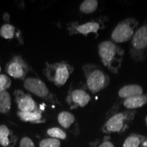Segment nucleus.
Returning a JSON list of instances; mask_svg holds the SVG:
<instances>
[{"label":"nucleus","instance_id":"nucleus-1","mask_svg":"<svg viewBox=\"0 0 147 147\" xmlns=\"http://www.w3.org/2000/svg\"><path fill=\"white\" fill-rule=\"evenodd\" d=\"M101 61L110 72L117 74L120 71L124 59L123 48L111 40H104L97 46Z\"/></svg>","mask_w":147,"mask_h":147},{"label":"nucleus","instance_id":"nucleus-2","mask_svg":"<svg viewBox=\"0 0 147 147\" xmlns=\"http://www.w3.org/2000/svg\"><path fill=\"white\" fill-rule=\"evenodd\" d=\"M85 86L93 94L99 93L107 88L110 78L102 67L95 63H86L82 66Z\"/></svg>","mask_w":147,"mask_h":147},{"label":"nucleus","instance_id":"nucleus-3","mask_svg":"<svg viewBox=\"0 0 147 147\" xmlns=\"http://www.w3.org/2000/svg\"><path fill=\"white\" fill-rule=\"evenodd\" d=\"M137 110H121L110 115L102 127L103 133L121 134L129 128L133 123Z\"/></svg>","mask_w":147,"mask_h":147},{"label":"nucleus","instance_id":"nucleus-4","mask_svg":"<svg viewBox=\"0 0 147 147\" xmlns=\"http://www.w3.org/2000/svg\"><path fill=\"white\" fill-rule=\"evenodd\" d=\"M43 73L49 81L55 86L61 87L65 85L74 71V67L67 61L46 63Z\"/></svg>","mask_w":147,"mask_h":147},{"label":"nucleus","instance_id":"nucleus-5","mask_svg":"<svg viewBox=\"0 0 147 147\" xmlns=\"http://www.w3.org/2000/svg\"><path fill=\"white\" fill-rule=\"evenodd\" d=\"M129 55L136 63L144 61L147 59V21L139 27L130 41Z\"/></svg>","mask_w":147,"mask_h":147},{"label":"nucleus","instance_id":"nucleus-6","mask_svg":"<svg viewBox=\"0 0 147 147\" xmlns=\"http://www.w3.org/2000/svg\"><path fill=\"white\" fill-rule=\"evenodd\" d=\"M107 21L108 17L100 16L84 23L72 22L67 24V29L71 36L82 35L84 36H88L89 34H94L97 37L99 36V32L106 28Z\"/></svg>","mask_w":147,"mask_h":147},{"label":"nucleus","instance_id":"nucleus-7","mask_svg":"<svg viewBox=\"0 0 147 147\" xmlns=\"http://www.w3.org/2000/svg\"><path fill=\"white\" fill-rule=\"evenodd\" d=\"M139 27V21L136 18L129 17L119 22L111 33V41L116 44H123L131 41Z\"/></svg>","mask_w":147,"mask_h":147},{"label":"nucleus","instance_id":"nucleus-8","mask_svg":"<svg viewBox=\"0 0 147 147\" xmlns=\"http://www.w3.org/2000/svg\"><path fill=\"white\" fill-rule=\"evenodd\" d=\"M23 86L25 89L42 100L53 104L61 105L56 95L51 93L45 82L38 77H27L24 80Z\"/></svg>","mask_w":147,"mask_h":147},{"label":"nucleus","instance_id":"nucleus-9","mask_svg":"<svg viewBox=\"0 0 147 147\" xmlns=\"http://www.w3.org/2000/svg\"><path fill=\"white\" fill-rule=\"evenodd\" d=\"M91 100V96L85 84L80 82L71 84L66 97V102L71 110L85 107Z\"/></svg>","mask_w":147,"mask_h":147},{"label":"nucleus","instance_id":"nucleus-10","mask_svg":"<svg viewBox=\"0 0 147 147\" xmlns=\"http://www.w3.org/2000/svg\"><path fill=\"white\" fill-rule=\"evenodd\" d=\"M147 105V93L134 96L127 99L122 102L114 104L112 108L108 110L106 117L121 110H137L143 106Z\"/></svg>","mask_w":147,"mask_h":147},{"label":"nucleus","instance_id":"nucleus-11","mask_svg":"<svg viewBox=\"0 0 147 147\" xmlns=\"http://www.w3.org/2000/svg\"><path fill=\"white\" fill-rule=\"evenodd\" d=\"M30 70L29 65L21 56H15L5 65L9 76L18 80H25Z\"/></svg>","mask_w":147,"mask_h":147},{"label":"nucleus","instance_id":"nucleus-12","mask_svg":"<svg viewBox=\"0 0 147 147\" xmlns=\"http://www.w3.org/2000/svg\"><path fill=\"white\" fill-rule=\"evenodd\" d=\"M14 95L17 104L18 111L28 113L35 111L40 108L33 97L28 93H25L22 90H15L14 92Z\"/></svg>","mask_w":147,"mask_h":147},{"label":"nucleus","instance_id":"nucleus-13","mask_svg":"<svg viewBox=\"0 0 147 147\" xmlns=\"http://www.w3.org/2000/svg\"><path fill=\"white\" fill-rule=\"evenodd\" d=\"M59 124L71 133L78 135L80 132L76 117L68 111H62L57 116Z\"/></svg>","mask_w":147,"mask_h":147},{"label":"nucleus","instance_id":"nucleus-14","mask_svg":"<svg viewBox=\"0 0 147 147\" xmlns=\"http://www.w3.org/2000/svg\"><path fill=\"white\" fill-rule=\"evenodd\" d=\"M144 89L140 85L138 84H126L119 89L117 92V97L116 99L115 104L119 103L122 101L125 100L130 97L137 96L143 94Z\"/></svg>","mask_w":147,"mask_h":147},{"label":"nucleus","instance_id":"nucleus-15","mask_svg":"<svg viewBox=\"0 0 147 147\" xmlns=\"http://www.w3.org/2000/svg\"><path fill=\"white\" fill-rule=\"evenodd\" d=\"M18 138L5 125H0V147H14Z\"/></svg>","mask_w":147,"mask_h":147},{"label":"nucleus","instance_id":"nucleus-16","mask_svg":"<svg viewBox=\"0 0 147 147\" xmlns=\"http://www.w3.org/2000/svg\"><path fill=\"white\" fill-rule=\"evenodd\" d=\"M18 117L20 120L25 123H30L34 124L44 123L46 122V118L42 113V110L39 109L33 112L28 113H23V112H17Z\"/></svg>","mask_w":147,"mask_h":147},{"label":"nucleus","instance_id":"nucleus-17","mask_svg":"<svg viewBox=\"0 0 147 147\" xmlns=\"http://www.w3.org/2000/svg\"><path fill=\"white\" fill-rule=\"evenodd\" d=\"M123 147H147V137L142 134H131L125 140Z\"/></svg>","mask_w":147,"mask_h":147},{"label":"nucleus","instance_id":"nucleus-18","mask_svg":"<svg viewBox=\"0 0 147 147\" xmlns=\"http://www.w3.org/2000/svg\"><path fill=\"white\" fill-rule=\"evenodd\" d=\"M12 100L10 93L7 91L0 92V113L7 114L10 112Z\"/></svg>","mask_w":147,"mask_h":147},{"label":"nucleus","instance_id":"nucleus-19","mask_svg":"<svg viewBox=\"0 0 147 147\" xmlns=\"http://www.w3.org/2000/svg\"><path fill=\"white\" fill-rule=\"evenodd\" d=\"M99 2L97 0H84L79 6V11L82 14H91L94 13L98 8Z\"/></svg>","mask_w":147,"mask_h":147},{"label":"nucleus","instance_id":"nucleus-20","mask_svg":"<svg viewBox=\"0 0 147 147\" xmlns=\"http://www.w3.org/2000/svg\"><path fill=\"white\" fill-rule=\"evenodd\" d=\"M0 36L6 40H12L17 36L18 33L16 30V27L10 23H5L0 28Z\"/></svg>","mask_w":147,"mask_h":147},{"label":"nucleus","instance_id":"nucleus-21","mask_svg":"<svg viewBox=\"0 0 147 147\" xmlns=\"http://www.w3.org/2000/svg\"><path fill=\"white\" fill-rule=\"evenodd\" d=\"M47 134L50 138L58 140H65L67 138V134L65 131L59 127H51L47 131Z\"/></svg>","mask_w":147,"mask_h":147},{"label":"nucleus","instance_id":"nucleus-22","mask_svg":"<svg viewBox=\"0 0 147 147\" xmlns=\"http://www.w3.org/2000/svg\"><path fill=\"white\" fill-rule=\"evenodd\" d=\"M61 142L59 140L53 138H47L42 140L40 142V147H60Z\"/></svg>","mask_w":147,"mask_h":147},{"label":"nucleus","instance_id":"nucleus-23","mask_svg":"<svg viewBox=\"0 0 147 147\" xmlns=\"http://www.w3.org/2000/svg\"><path fill=\"white\" fill-rule=\"evenodd\" d=\"M11 79L5 74H0V92L6 91L11 86Z\"/></svg>","mask_w":147,"mask_h":147},{"label":"nucleus","instance_id":"nucleus-24","mask_svg":"<svg viewBox=\"0 0 147 147\" xmlns=\"http://www.w3.org/2000/svg\"><path fill=\"white\" fill-rule=\"evenodd\" d=\"M93 147H115L109 136H106L102 140L93 144Z\"/></svg>","mask_w":147,"mask_h":147},{"label":"nucleus","instance_id":"nucleus-25","mask_svg":"<svg viewBox=\"0 0 147 147\" xmlns=\"http://www.w3.org/2000/svg\"><path fill=\"white\" fill-rule=\"evenodd\" d=\"M19 147H35V144L30 138L23 137L20 141Z\"/></svg>","mask_w":147,"mask_h":147},{"label":"nucleus","instance_id":"nucleus-26","mask_svg":"<svg viewBox=\"0 0 147 147\" xmlns=\"http://www.w3.org/2000/svg\"><path fill=\"white\" fill-rule=\"evenodd\" d=\"M144 121H145V124H146V127H147V116H146V117H145Z\"/></svg>","mask_w":147,"mask_h":147},{"label":"nucleus","instance_id":"nucleus-27","mask_svg":"<svg viewBox=\"0 0 147 147\" xmlns=\"http://www.w3.org/2000/svg\"><path fill=\"white\" fill-rule=\"evenodd\" d=\"M0 72H1V67H0Z\"/></svg>","mask_w":147,"mask_h":147}]
</instances>
